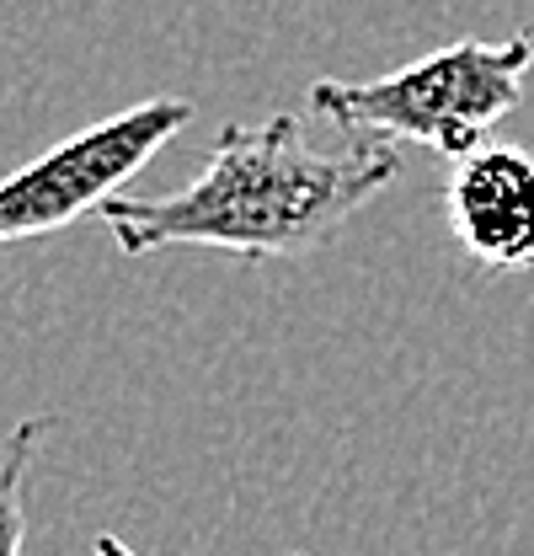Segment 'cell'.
<instances>
[{"mask_svg": "<svg viewBox=\"0 0 534 556\" xmlns=\"http://www.w3.org/2000/svg\"><path fill=\"white\" fill-rule=\"evenodd\" d=\"M396 172L400 161L385 139L316 150L294 113H272L263 124H225L188 188L166 199H107L102 225L129 257L166 247L300 257L385 193Z\"/></svg>", "mask_w": 534, "mask_h": 556, "instance_id": "cell-1", "label": "cell"}, {"mask_svg": "<svg viewBox=\"0 0 534 556\" xmlns=\"http://www.w3.org/2000/svg\"><path fill=\"white\" fill-rule=\"evenodd\" d=\"M534 70V27L508 43L460 38L380 80H310V113L332 118L347 135L417 139L460 161L486 129L524 102V75Z\"/></svg>", "mask_w": 534, "mask_h": 556, "instance_id": "cell-2", "label": "cell"}, {"mask_svg": "<svg viewBox=\"0 0 534 556\" xmlns=\"http://www.w3.org/2000/svg\"><path fill=\"white\" fill-rule=\"evenodd\" d=\"M193 124L188 97H144L124 113L60 139L22 172L0 177V247L5 241H38L54 236L86 214H102L107 199H118V182L182 129Z\"/></svg>", "mask_w": 534, "mask_h": 556, "instance_id": "cell-3", "label": "cell"}, {"mask_svg": "<svg viewBox=\"0 0 534 556\" xmlns=\"http://www.w3.org/2000/svg\"><path fill=\"white\" fill-rule=\"evenodd\" d=\"M449 230L481 268L513 274L534 268V155L519 144H475L455 161L449 188Z\"/></svg>", "mask_w": 534, "mask_h": 556, "instance_id": "cell-4", "label": "cell"}, {"mask_svg": "<svg viewBox=\"0 0 534 556\" xmlns=\"http://www.w3.org/2000/svg\"><path fill=\"white\" fill-rule=\"evenodd\" d=\"M49 417H22L0 439V556H22L27 546V471L43 444Z\"/></svg>", "mask_w": 534, "mask_h": 556, "instance_id": "cell-5", "label": "cell"}, {"mask_svg": "<svg viewBox=\"0 0 534 556\" xmlns=\"http://www.w3.org/2000/svg\"><path fill=\"white\" fill-rule=\"evenodd\" d=\"M91 556H139V552H134V546H124L118 535H97V541H91Z\"/></svg>", "mask_w": 534, "mask_h": 556, "instance_id": "cell-6", "label": "cell"}]
</instances>
